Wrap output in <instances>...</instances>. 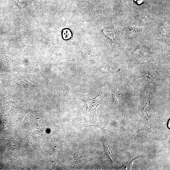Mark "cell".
Instances as JSON below:
<instances>
[{
  "instance_id": "cell-1",
  "label": "cell",
  "mask_w": 170,
  "mask_h": 170,
  "mask_svg": "<svg viewBox=\"0 0 170 170\" xmlns=\"http://www.w3.org/2000/svg\"><path fill=\"white\" fill-rule=\"evenodd\" d=\"M86 103L87 106L86 113H91L95 115L98 106L103 102L99 94L95 93L82 96L79 98Z\"/></svg>"
},
{
  "instance_id": "cell-2",
  "label": "cell",
  "mask_w": 170,
  "mask_h": 170,
  "mask_svg": "<svg viewBox=\"0 0 170 170\" xmlns=\"http://www.w3.org/2000/svg\"><path fill=\"white\" fill-rule=\"evenodd\" d=\"M141 157V156H133L131 157L126 163V168L128 169H131L132 165H133L135 161L140 158Z\"/></svg>"
},
{
  "instance_id": "cell-3",
  "label": "cell",
  "mask_w": 170,
  "mask_h": 170,
  "mask_svg": "<svg viewBox=\"0 0 170 170\" xmlns=\"http://www.w3.org/2000/svg\"><path fill=\"white\" fill-rule=\"evenodd\" d=\"M103 32L106 35L110 38V39L113 40L115 36L114 33L109 30H106L103 31Z\"/></svg>"
}]
</instances>
